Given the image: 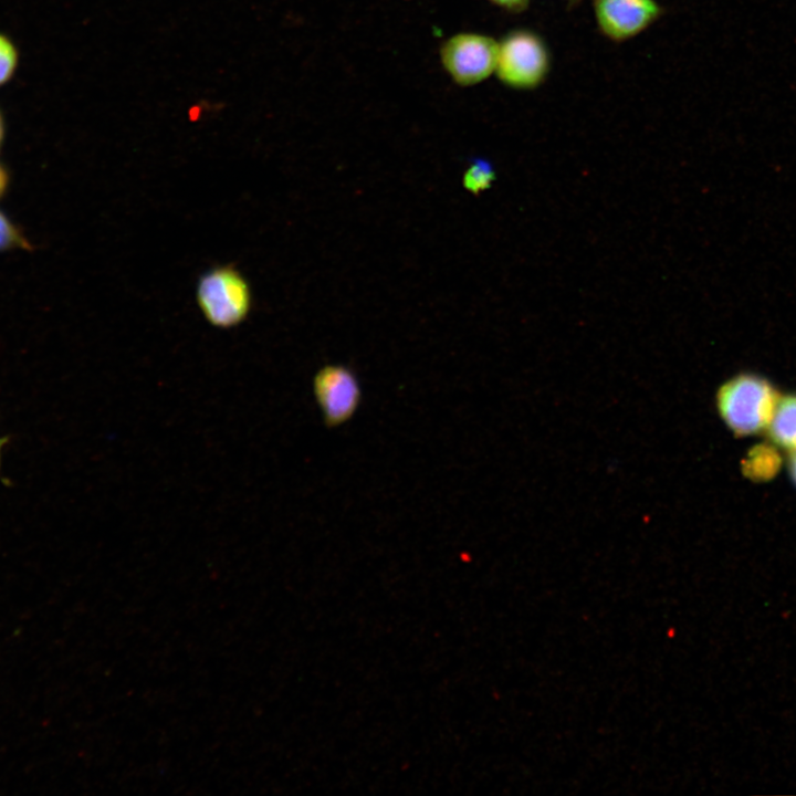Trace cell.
I'll return each mask as SVG.
<instances>
[{
    "mask_svg": "<svg viewBox=\"0 0 796 796\" xmlns=\"http://www.w3.org/2000/svg\"><path fill=\"white\" fill-rule=\"evenodd\" d=\"M21 242L22 239L17 229L7 217L0 212V250L19 245Z\"/></svg>",
    "mask_w": 796,
    "mask_h": 796,
    "instance_id": "cell-10",
    "label": "cell"
},
{
    "mask_svg": "<svg viewBox=\"0 0 796 796\" xmlns=\"http://www.w3.org/2000/svg\"><path fill=\"white\" fill-rule=\"evenodd\" d=\"M657 0H593V12L599 32L611 42L637 38L663 14Z\"/></svg>",
    "mask_w": 796,
    "mask_h": 796,
    "instance_id": "cell-6",
    "label": "cell"
},
{
    "mask_svg": "<svg viewBox=\"0 0 796 796\" xmlns=\"http://www.w3.org/2000/svg\"><path fill=\"white\" fill-rule=\"evenodd\" d=\"M197 303L205 318L216 327L240 324L251 308L247 280L232 266H217L203 273L197 285Z\"/></svg>",
    "mask_w": 796,
    "mask_h": 796,
    "instance_id": "cell-3",
    "label": "cell"
},
{
    "mask_svg": "<svg viewBox=\"0 0 796 796\" xmlns=\"http://www.w3.org/2000/svg\"><path fill=\"white\" fill-rule=\"evenodd\" d=\"M313 394L327 428H336L349 421L362 400L356 374L342 364H328L316 371Z\"/></svg>",
    "mask_w": 796,
    "mask_h": 796,
    "instance_id": "cell-5",
    "label": "cell"
},
{
    "mask_svg": "<svg viewBox=\"0 0 796 796\" xmlns=\"http://www.w3.org/2000/svg\"><path fill=\"white\" fill-rule=\"evenodd\" d=\"M495 176L494 167L489 160L474 157L463 174L462 184L468 191L478 195L493 185Z\"/></svg>",
    "mask_w": 796,
    "mask_h": 796,
    "instance_id": "cell-8",
    "label": "cell"
},
{
    "mask_svg": "<svg viewBox=\"0 0 796 796\" xmlns=\"http://www.w3.org/2000/svg\"><path fill=\"white\" fill-rule=\"evenodd\" d=\"M495 7L511 12V13H519L524 11L528 4L530 0H488Z\"/></svg>",
    "mask_w": 796,
    "mask_h": 796,
    "instance_id": "cell-11",
    "label": "cell"
},
{
    "mask_svg": "<svg viewBox=\"0 0 796 796\" xmlns=\"http://www.w3.org/2000/svg\"><path fill=\"white\" fill-rule=\"evenodd\" d=\"M6 442H7V438H0V454H1V449Z\"/></svg>",
    "mask_w": 796,
    "mask_h": 796,
    "instance_id": "cell-15",
    "label": "cell"
},
{
    "mask_svg": "<svg viewBox=\"0 0 796 796\" xmlns=\"http://www.w3.org/2000/svg\"><path fill=\"white\" fill-rule=\"evenodd\" d=\"M2 137H3V122H2L1 114H0V144L2 142Z\"/></svg>",
    "mask_w": 796,
    "mask_h": 796,
    "instance_id": "cell-14",
    "label": "cell"
},
{
    "mask_svg": "<svg viewBox=\"0 0 796 796\" xmlns=\"http://www.w3.org/2000/svg\"><path fill=\"white\" fill-rule=\"evenodd\" d=\"M17 63V49L7 36L0 34V85L12 76Z\"/></svg>",
    "mask_w": 796,
    "mask_h": 796,
    "instance_id": "cell-9",
    "label": "cell"
},
{
    "mask_svg": "<svg viewBox=\"0 0 796 796\" xmlns=\"http://www.w3.org/2000/svg\"><path fill=\"white\" fill-rule=\"evenodd\" d=\"M552 70V53L544 38L531 29H514L498 41L494 74L509 88L532 91Z\"/></svg>",
    "mask_w": 796,
    "mask_h": 796,
    "instance_id": "cell-2",
    "label": "cell"
},
{
    "mask_svg": "<svg viewBox=\"0 0 796 796\" xmlns=\"http://www.w3.org/2000/svg\"><path fill=\"white\" fill-rule=\"evenodd\" d=\"M568 1L572 6H576L577 3H579L583 0H568Z\"/></svg>",
    "mask_w": 796,
    "mask_h": 796,
    "instance_id": "cell-16",
    "label": "cell"
},
{
    "mask_svg": "<svg viewBox=\"0 0 796 796\" xmlns=\"http://www.w3.org/2000/svg\"><path fill=\"white\" fill-rule=\"evenodd\" d=\"M788 468H789L790 476L796 484V450L792 451V453H790V457L788 460Z\"/></svg>",
    "mask_w": 796,
    "mask_h": 796,
    "instance_id": "cell-12",
    "label": "cell"
},
{
    "mask_svg": "<svg viewBox=\"0 0 796 796\" xmlns=\"http://www.w3.org/2000/svg\"><path fill=\"white\" fill-rule=\"evenodd\" d=\"M8 185V174L6 169L0 165V197L3 195Z\"/></svg>",
    "mask_w": 796,
    "mask_h": 796,
    "instance_id": "cell-13",
    "label": "cell"
},
{
    "mask_svg": "<svg viewBox=\"0 0 796 796\" xmlns=\"http://www.w3.org/2000/svg\"><path fill=\"white\" fill-rule=\"evenodd\" d=\"M498 41L473 32L458 33L447 39L440 49L444 71L461 86H472L495 72Z\"/></svg>",
    "mask_w": 796,
    "mask_h": 796,
    "instance_id": "cell-4",
    "label": "cell"
},
{
    "mask_svg": "<svg viewBox=\"0 0 796 796\" xmlns=\"http://www.w3.org/2000/svg\"><path fill=\"white\" fill-rule=\"evenodd\" d=\"M779 398L766 379L740 374L719 388L716 407L729 429L745 437L767 429Z\"/></svg>",
    "mask_w": 796,
    "mask_h": 796,
    "instance_id": "cell-1",
    "label": "cell"
},
{
    "mask_svg": "<svg viewBox=\"0 0 796 796\" xmlns=\"http://www.w3.org/2000/svg\"><path fill=\"white\" fill-rule=\"evenodd\" d=\"M766 430L772 442L789 451L796 450V395L779 398Z\"/></svg>",
    "mask_w": 796,
    "mask_h": 796,
    "instance_id": "cell-7",
    "label": "cell"
}]
</instances>
